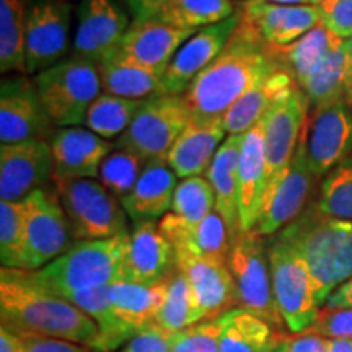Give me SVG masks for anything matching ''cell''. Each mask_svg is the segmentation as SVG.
Here are the masks:
<instances>
[{
  "mask_svg": "<svg viewBox=\"0 0 352 352\" xmlns=\"http://www.w3.org/2000/svg\"><path fill=\"white\" fill-rule=\"evenodd\" d=\"M171 0H126L134 21L157 19L158 13L168 6Z\"/></svg>",
  "mask_w": 352,
  "mask_h": 352,
  "instance_id": "681fc988",
  "label": "cell"
},
{
  "mask_svg": "<svg viewBox=\"0 0 352 352\" xmlns=\"http://www.w3.org/2000/svg\"><path fill=\"white\" fill-rule=\"evenodd\" d=\"M342 38L334 34L323 23L316 25L296 43L276 47L285 69L292 74L297 85L311 76Z\"/></svg>",
  "mask_w": 352,
  "mask_h": 352,
  "instance_id": "e575fe53",
  "label": "cell"
},
{
  "mask_svg": "<svg viewBox=\"0 0 352 352\" xmlns=\"http://www.w3.org/2000/svg\"><path fill=\"white\" fill-rule=\"evenodd\" d=\"M25 271H36L70 248V223L56 188H41L23 199Z\"/></svg>",
  "mask_w": 352,
  "mask_h": 352,
  "instance_id": "8fae6325",
  "label": "cell"
},
{
  "mask_svg": "<svg viewBox=\"0 0 352 352\" xmlns=\"http://www.w3.org/2000/svg\"><path fill=\"white\" fill-rule=\"evenodd\" d=\"M239 8L233 0H171L157 20L188 32H199L210 25L230 19Z\"/></svg>",
  "mask_w": 352,
  "mask_h": 352,
  "instance_id": "8d00e7d4",
  "label": "cell"
},
{
  "mask_svg": "<svg viewBox=\"0 0 352 352\" xmlns=\"http://www.w3.org/2000/svg\"><path fill=\"white\" fill-rule=\"evenodd\" d=\"M54 158V178H98L100 166L114 148L113 142L101 139L87 127H63L51 140Z\"/></svg>",
  "mask_w": 352,
  "mask_h": 352,
  "instance_id": "7402d4cb",
  "label": "cell"
},
{
  "mask_svg": "<svg viewBox=\"0 0 352 352\" xmlns=\"http://www.w3.org/2000/svg\"><path fill=\"white\" fill-rule=\"evenodd\" d=\"M305 333L324 340H352V308L323 307Z\"/></svg>",
  "mask_w": 352,
  "mask_h": 352,
  "instance_id": "f6af8a7d",
  "label": "cell"
},
{
  "mask_svg": "<svg viewBox=\"0 0 352 352\" xmlns=\"http://www.w3.org/2000/svg\"><path fill=\"white\" fill-rule=\"evenodd\" d=\"M243 139L245 134L227 135L206 173L214 189L215 210L226 220L232 236L240 230L239 162Z\"/></svg>",
  "mask_w": 352,
  "mask_h": 352,
  "instance_id": "f1b7e54d",
  "label": "cell"
},
{
  "mask_svg": "<svg viewBox=\"0 0 352 352\" xmlns=\"http://www.w3.org/2000/svg\"><path fill=\"white\" fill-rule=\"evenodd\" d=\"M315 179L316 176L308 170L303 153L297 145L287 173L264 202L253 232L259 236H270L292 223L305 210Z\"/></svg>",
  "mask_w": 352,
  "mask_h": 352,
  "instance_id": "44dd1931",
  "label": "cell"
},
{
  "mask_svg": "<svg viewBox=\"0 0 352 352\" xmlns=\"http://www.w3.org/2000/svg\"><path fill=\"white\" fill-rule=\"evenodd\" d=\"M57 127L39 100L34 78L12 74L0 88V140L16 144L25 140H51Z\"/></svg>",
  "mask_w": 352,
  "mask_h": 352,
  "instance_id": "5bb4252c",
  "label": "cell"
},
{
  "mask_svg": "<svg viewBox=\"0 0 352 352\" xmlns=\"http://www.w3.org/2000/svg\"><path fill=\"white\" fill-rule=\"evenodd\" d=\"M168 279L170 277H166L164 283L153 285L135 284L129 280H116L108 285L109 302L114 311L132 331L139 333L155 327L158 310L168 289Z\"/></svg>",
  "mask_w": 352,
  "mask_h": 352,
  "instance_id": "4dcf8cb0",
  "label": "cell"
},
{
  "mask_svg": "<svg viewBox=\"0 0 352 352\" xmlns=\"http://www.w3.org/2000/svg\"><path fill=\"white\" fill-rule=\"evenodd\" d=\"M25 204L0 201V263L7 270L25 271Z\"/></svg>",
  "mask_w": 352,
  "mask_h": 352,
  "instance_id": "ab89813d",
  "label": "cell"
},
{
  "mask_svg": "<svg viewBox=\"0 0 352 352\" xmlns=\"http://www.w3.org/2000/svg\"><path fill=\"white\" fill-rule=\"evenodd\" d=\"M349 104H351V108H352V96H351V100H349Z\"/></svg>",
  "mask_w": 352,
  "mask_h": 352,
  "instance_id": "6f0895ef",
  "label": "cell"
},
{
  "mask_svg": "<svg viewBox=\"0 0 352 352\" xmlns=\"http://www.w3.org/2000/svg\"><path fill=\"white\" fill-rule=\"evenodd\" d=\"M277 236L307 261L321 307L334 290L352 279V220L328 217L311 204Z\"/></svg>",
  "mask_w": 352,
  "mask_h": 352,
  "instance_id": "3957f363",
  "label": "cell"
},
{
  "mask_svg": "<svg viewBox=\"0 0 352 352\" xmlns=\"http://www.w3.org/2000/svg\"><path fill=\"white\" fill-rule=\"evenodd\" d=\"M214 210L215 195L206 176H192L178 183L171 202V214L186 223H199Z\"/></svg>",
  "mask_w": 352,
  "mask_h": 352,
  "instance_id": "b9f144b4",
  "label": "cell"
},
{
  "mask_svg": "<svg viewBox=\"0 0 352 352\" xmlns=\"http://www.w3.org/2000/svg\"><path fill=\"white\" fill-rule=\"evenodd\" d=\"M0 70L3 76L26 72V3L0 0Z\"/></svg>",
  "mask_w": 352,
  "mask_h": 352,
  "instance_id": "d590c367",
  "label": "cell"
},
{
  "mask_svg": "<svg viewBox=\"0 0 352 352\" xmlns=\"http://www.w3.org/2000/svg\"><path fill=\"white\" fill-rule=\"evenodd\" d=\"M67 300L72 302L74 305L80 308L83 314H87L95 321L96 328H98V341L95 346L96 351H118L138 334L116 315L111 302H109L108 285L83 290V292L76 294Z\"/></svg>",
  "mask_w": 352,
  "mask_h": 352,
  "instance_id": "d6a6232c",
  "label": "cell"
},
{
  "mask_svg": "<svg viewBox=\"0 0 352 352\" xmlns=\"http://www.w3.org/2000/svg\"><path fill=\"white\" fill-rule=\"evenodd\" d=\"M272 290L284 324L292 333H305L320 311L316 285L302 254L276 236L270 246Z\"/></svg>",
  "mask_w": 352,
  "mask_h": 352,
  "instance_id": "ba28073f",
  "label": "cell"
},
{
  "mask_svg": "<svg viewBox=\"0 0 352 352\" xmlns=\"http://www.w3.org/2000/svg\"><path fill=\"white\" fill-rule=\"evenodd\" d=\"M129 25L124 10L114 0H82L77 10L72 57L100 67L116 56Z\"/></svg>",
  "mask_w": 352,
  "mask_h": 352,
  "instance_id": "9a60e30c",
  "label": "cell"
},
{
  "mask_svg": "<svg viewBox=\"0 0 352 352\" xmlns=\"http://www.w3.org/2000/svg\"><path fill=\"white\" fill-rule=\"evenodd\" d=\"M54 188L67 215L72 239L103 240L129 233L121 201L91 178H54Z\"/></svg>",
  "mask_w": 352,
  "mask_h": 352,
  "instance_id": "8992f818",
  "label": "cell"
},
{
  "mask_svg": "<svg viewBox=\"0 0 352 352\" xmlns=\"http://www.w3.org/2000/svg\"><path fill=\"white\" fill-rule=\"evenodd\" d=\"M144 101L101 94L88 109L85 127L101 139L116 140L126 132Z\"/></svg>",
  "mask_w": 352,
  "mask_h": 352,
  "instance_id": "f35d334b",
  "label": "cell"
},
{
  "mask_svg": "<svg viewBox=\"0 0 352 352\" xmlns=\"http://www.w3.org/2000/svg\"><path fill=\"white\" fill-rule=\"evenodd\" d=\"M239 2H243V0H239Z\"/></svg>",
  "mask_w": 352,
  "mask_h": 352,
  "instance_id": "680465c9",
  "label": "cell"
},
{
  "mask_svg": "<svg viewBox=\"0 0 352 352\" xmlns=\"http://www.w3.org/2000/svg\"><path fill=\"white\" fill-rule=\"evenodd\" d=\"M241 19L274 47L296 43L303 34L321 23L316 6L307 3H277L271 0L239 2Z\"/></svg>",
  "mask_w": 352,
  "mask_h": 352,
  "instance_id": "ac0fdd59",
  "label": "cell"
},
{
  "mask_svg": "<svg viewBox=\"0 0 352 352\" xmlns=\"http://www.w3.org/2000/svg\"><path fill=\"white\" fill-rule=\"evenodd\" d=\"M176 271L175 250L157 220L134 223L129 233L121 280L153 285Z\"/></svg>",
  "mask_w": 352,
  "mask_h": 352,
  "instance_id": "d6986e66",
  "label": "cell"
},
{
  "mask_svg": "<svg viewBox=\"0 0 352 352\" xmlns=\"http://www.w3.org/2000/svg\"><path fill=\"white\" fill-rule=\"evenodd\" d=\"M351 96H352V95H351Z\"/></svg>",
  "mask_w": 352,
  "mask_h": 352,
  "instance_id": "94428289",
  "label": "cell"
},
{
  "mask_svg": "<svg viewBox=\"0 0 352 352\" xmlns=\"http://www.w3.org/2000/svg\"><path fill=\"white\" fill-rule=\"evenodd\" d=\"M241 16V15H240ZM285 69L279 52L243 19L217 59L182 95L196 120H215L272 74Z\"/></svg>",
  "mask_w": 352,
  "mask_h": 352,
  "instance_id": "6da1fadb",
  "label": "cell"
},
{
  "mask_svg": "<svg viewBox=\"0 0 352 352\" xmlns=\"http://www.w3.org/2000/svg\"><path fill=\"white\" fill-rule=\"evenodd\" d=\"M176 331L160 327H151L139 331L118 352H171Z\"/></svg>",
  "mask_w": 352,
  "mask_h": 352,
  "instance_id": "7dc6e473",
  "label": "cell"
},
{
  "mask_svg": "<svg viewBox=\"0 0 352 352\" xmlns=\"http://www.w3.org/2000/svg\"><path fill=\"white\" fill-rule=\"evenodd\" d=\"M289 347H290V340H284V338L277 336L276 340L272 341V344L264 352H290Z\"/></svg>",
  "mask_w": 352,
  "mask_h": 352,
  "instance_id": "11a10c76",
  "label": "cell"
},
{
  "mask_svg": "<svg viewBox=\"0 0 352 352\" xmlns=\"http://www.w3.org/2000/svg\"><path fill=\"white\" fill-rule=\"evenodd\" d=\"M310 109L336 101H349L352 95V38H342L320 64V67L300 85Z\"/></svg>",
  "mask_w": 352,
  "mask_h": 352,
  "instance_id": "83f0119b",
  "label": "cell"
},
{
  "mask_svg": "<svg viewBox=\"0 0 352 352\" xmlns=\"http://www.w3.org/2000/svg\"><path fill=\"white\" fill-rule=\"evenodd\" d=\"M25 352H101L65 340H52V338H20Z\"/></svg>",
  "mask_w": 352,
  "mask_h": 352,
  "instance_id": "c3c4849f",
  "label": "cell"
},
{
  "mask_svg": "<svg viewBox=\"0 0 352 352\" xmlns=\"http://www.w3.org/2000/svg\"><path fill=\"white\" fill-rule=\"evenodd\" d=\"M314 206L328 217L352 220V153L324 176Z\"/></svg>",
  "mask_w": 352,
  "mask_h": 352,
  "instance_id": "60d3db41",
  "label": "cell"
},
{
  "mask_svg": "<svg viewBox=\"0 0 352 352\" xmlns=\"http://www.w3.org/2000/svg\"><path fill=\"white\" fill-rule=\"evenodd\" d=\"M158 223L175 252L227 263L232 235L226 220L220 217L217 210L209 214L199 223H186L171 212L164 215Z\"/></svg>",
  "mask_w": 352,
  "mask_h": 352,
  "instance_id": "d4e9b609",
  "label": "cell"
},
{
  "mask_svg": "<svg viewBox=\"0 0 352 352\" xmlns=\"http://www.w3.org/2000/svg\"><path fill=\"white\" fill-rule=\"evenodd\" d=\"M0 321L19 338H52L96 346L95 321L67 298L47 292L30 279L28 271H0Z\"/></svg>",
  "mask_w": 352,
  "mask_h": 352,
  "instance_id": "7a4b0ae2",
  "label": "cell"
},
{
  "mask_svg": "<svg viewBox=\"0 0 352 352\" xmlns=\"http://www.w3.org/2000/svg\"><path fill=\"white\" fill-rule=\"evenodd\" d=\"M178 176L166 160H152L144 166L132 191L121 201L134 223L158 220L170 212Z\"/></svg>",
  "mask_w": 352,
  "mask_h": 352,
  "instance_id": "4316f807",
  "label": "cell"
},
{
  "mask_svg": "<svg viewBox=\"0 0 352 352\" xmlns=\"http://www.w3.org/2000/svg\"><path fill=\"white\" fill-rule=\"evenodd\" d=\"M271 2H277V3H307V6H316L318 0H271Z\"/></svg>",
  "mask_w": 352,
  "mask_h": 352,
  "instance_id": "9f6ffc18",
  "label": "cell"
},
{
  "mask_svg": "<svg viewBox=\"0 0 352 352\" xmlns=\"http://www.w3.org/2000/svg\"><path fill=\"white\" fill-rule=\"evenodd\" d=\"M240 10L230 19L202 28L183 43L164 74L165 95H183L204 69L217 59L240 25Z\"/></svg>",
  "mask_w": 352,
  "mask_h": 352,
  "instance_id": "e0dca14e",
  "label": "cell"
},
{
  "mask_svg": "<svg viewBox=\"0 0 352 352\" xmlns=\"http://www.w3.org/2000/svg\"><path fill=\"white\" fill-rule=\"evenodd\" d=\"M296 85L297 83L287 69L272 74L271 77H267L266 80H263L253 90L241 96L226 113L222 120L227 134H246Z\"/></svg>",
  "mask_w": 352,
  "mask_h": 352,
  "instance_id": "f546056e",
  "label": "cell"
},
{
  "mask_svg": "<svg viewBox=\"0 0 352 352\" xmlns=\"http://www.w3.org/2000/svg\"><path fill=\"white\" fill-rule=\"evenodd\" d=\"M222 118H191L166 155V164L178 178H192L208 173L215 153L227 138Z\"/></svg>",
  "mask_w": 352,
  "mask_h": 352,
  "instance_id": "cb8c5ba5",
  "label": "cell"
},
{
  "mask_svg": "<svg viewBox=\"0 0 352 352\" xmlns=\"http://www.w3.org/2000/svg\"><path fill=\"white\" fill-rule=\"evenodd\" d=\"M54 182L50 140L0 145V201L20 202Z\"/></svg>",
  "mask_w": 352,
  "mask_h": 352,
  "instance_id": "2e32d148",
  "label": "cell"
},
{
  "mask_svg": "<svg viewBox=\"0 0 352 352\" xmlns=\"http://www.w3.org/2000/svg\"><path fill=\"white\" fill-rule=\"evenodd\" d=\"M323 307H336V308H352V279L340 285L331 296L328 297Z\"/></svg>",
  "mask_w": 352,
  "mask_h": 352,
  "instance_id": "816d5d0a",
  "label": "cell"
},
{
  "mask_svg": "<svg viewBox=\"0 0 352 352\" xmlns=\"http://www.w3.org/2000/svg\"><path fill=\"white\" fill-rule=\"evenodd\" d=\"M227 264L235 283L239 305L272 327H283L284 320L272 290L270 248L264 245L263 236L254 232H236L232 236Z\"/></svg>",
  "mask_w": 352,
  "mask_h": 352,
  "instance_id": "52a82bcc",
  "label": "cell"
},
{
  "mask_svg": "<svg viewBox=\"0 0 352 352\" xmlns=\"http://www.w3.org/2000/svg\"><path fill=\"white\" fill-rule=\"evenodd\" d=\"M308 111H310V103L302 88L296 85L264 116L266 179H264L263 206L287 173L290 162L296 155Z\"/></svg>",
  "mask_w": 352,
  "mask_h": 352,
  "instance_id": "7c38bea8",
  "label": "cell"
},
{
  "mask_svg": "<svg viewBox=\"0 0 352 352\" xmlns=\"http://www.w3.org/2000/svg\"><path fill=\"white\" fill-rule=\"evenodd\" d=\"M266 179L264 118L245 134L239 162L240 230L253 232L261 212Z\"/></svg>",
  "mask_w": 352,
  "mask_h": 352,
  "instance_id": "484cf974",
  "label": "cell"
},
{
  "mask_svg": "<svg viewBox=\"0 0 352 352\" xmlns=\"http://www.w3.org/2000/svg\"><path fill=\"white\" fill-rule=\"evenodd\" d=\"M204 320L195 289L188 277L176 270L168 279V289L157 315V327L168 331H182Z\"/></svg>",
  "mask_w": 352,
  "mask_h": 352,
  "instance_id": "74e56055",
  "label": "cell"
},
{
  "mask_svg": "<svg viewBox=\"0 0 352 352\" xmlns=\"http://www.w3.org/2000/svg\"><path fill=\"white\" fill-rule=\"evenodd\" d=\"M33 78L47 116L59 129L85 124L88 109L103 94L98 65L77 57L52 65Z\"/></svg>",
  "mask_w": 352,
  "mask_h": 352,
  "instance_id": "5b68a950",
  "label": "cell"
},
{
  "mask_svg": "<svg viewBox=\"0 0 352 352\" xmlns=\"http://www.w3.org/2000/svg\"><path fill=\"white\" fill-rule=\"evenodd\" d=\"M147 162L126 148L114 147L100 166L98 182L114 197L122 201L135 186Z\"/></svg>",
  "mask_w": 352,
  "mask_h": 352,
  "instance_id": "7bdbcfd3",
  "label": "cell"
},
{
  "mask_svg": "<svg viewBox=\"0 0 352 352\" xmlns=\"http://www.w3.org/2000/svg\"><path fill=\"white\" fill-rule=\"evenodd\" d=\"M98 69L103 94L139 101L165 95L164 74L157 70L132 64L120 57H111Z\"/></svg>",
  "mask_w": 352,
  "mask_h": 352,
  "instance_id": "1f68e13d",
  "label": "cell"
},
{
  "mask_svg": "<svg viewBox=\"0 0 352 352\" xmlns=\"http://www.w3.org/2000/svg\"><path fill=\"white\" fill-rule=\"evenodd\" d=\"M192 34L195 32L182 30L157 19L132 20L114 57L165 74L176 52Z\"/></svg>",
  "mask_w": 352,
  "mask_h": 352,
  "instance_id": "ffe728a7",
  "label": "cell"
},
{
  "mask_svg": "<svg viewBox=\"0 0 352 352\" xmlns=\"http://www.w3.org/2000/svg\"><path fill=\"white\" fill-rule=\"evenodd\" d=\"M321 23L340 38H352V0H318Z\"/></svg>",
  "mask_w": 352,
  "mask_h": 352,
  "instance_id": "bcb514c9",
  "label": "cell"
},
{
  "mask_svg": "<svg viewBox=\"0 0 352 352\" xmlns=\"http://www.w3.org/2000/svg\"><path fill=\"white\" fill-rule=\"evenodd\" d=\"M191 120L182 95H158L145 100L126 132L114 140L144 162L166 160L170 148Z\"/></svg>",
  "mask_w": 352,
  "mask_h": 352,
  "instance_id": "9c48e42d",
  "label": "cell"
},
{
  "mask_svg": "<svg viewBox=\"0 0 352 352\" xmlns=\"http://www.w3.org/2000/svg\"><path fill=\"white\" fill-rule=\"evenodd\" d=\"M328 352H352V340H328Z\"/></svg>",
  "mask_w": 352,
  "mask_h": 352,
  "instance_id": "db71d44e",
  "label": "cell"
},
{
  "mask_svg": "<svg viewBox=\"0 0 352 352\" xmlns=\"http://www.w3.org/2000/svg\"><path fill=\"white\" fill-rule=\"evenodd\" d=\"M72 6L67 0H30L26 3V72L38 76L63 63L70 51Z\"/></svg>",
  "mask_w": 352,
  "mask_h": 352,
  "instance_id": "4fadbf2b",
  "label": "cell"
},
{
  "mask_svg": "<svg viewBox=\"0 0 352 352\" xmlns=\"http://www.w3.org/2000/svg\"><path fill=\"white\" fill-rule=\"evenodd\" d=\"M129 233L103 240H78L41 270L28 271L30 279L63 298L121 280Z\"/></svg>",
  "mask_w": 352,
  "mask_h": 352,
  "instance_id": "277c9868",
  "label": "cell"
},
{
  "mask_svg": "<svg viewBox=\"0 0 352 352\" xmlns=\"http://www.w3.org/2000/svg\"><path fill=\"white\" fill-rule=\"evenodd\" d=\"M67 2H69V0H67Z\"/></svg>",
  "mask_w": 352,
  "mask_h": 352,
  "instance_id": "91938a15",
  "label": "cell"
},
{
  "mask_svg": "<svg viewBox=\"0 0 352 352\" xmlns=\"http://www.w3.org/2000/svg\"><path fill=\"white\" fill-rule=\"evenodd\" d=\"M290 352H328V340L316 334L302 333L296 340H290Z\"/></svg>",
  "mask_w": 352,
  "mask_h": 352,
  "instance_id": "f907efd6",
  "label": "cell"
},
{
  "mask_svg": "<svg viewBox=\"0 0 352 352\" xmlns=\"http://www.w3.org/2000/svg\"><path fill=\"white\" fill-rule=\"evenodd\" d=\"M176 270L183 272L195 289L204 320H214L230 311L239 303L236 289L228 264L175 252Z\"/></svg>",
  "mask_w": 352,
  "mask_h": 352,
  "instance_id": "603a6c76",
  "label": "cell"
},
{
  "mask_svg": "<svg viewBox=\"0 0 352 352\" xmlns=\"http://www.w3.org/2000/svg\"><path fill=\"white\" fill-rule=\"evenodd\" d=\"M0 352H25L19 336L0 328Z\"/></svg>",
  "mask_w": 352,
  "mask_h": 352,
  "instance_id": "f5cc1de1",
  "label": "cell"
},
{
  "mask_svg": "<svg viewBox=\"0 0 352 352\" xmlns=\"http://www.w3.org/2000/svg\"><path fill=\"white\" fill-rule=\"evenodd\" d=\"M276 338L272 324L245 308L222 315L220 352H264Z\"/></svg>",
  "mask_w": 352,
  "mask_h": 352,
  "instance_id": "836d02e7",
  "label": "cell"
},
{
  "mask_svg": "<svg viewBox=\"0 0 352 352\" xmlns=\"http://www.w3.org/2000/svg\"><path fill=\"white\" fill-rule=\"evenodd\" d=\"M222 316L176 331L171 352H220Z\"/></svg>",
  "mask_w": 352,
  "mask_h": 352,
  "instance_id": "ee69618b",
  "label": "cell"
},
{
  "mask_svg": "<svg viewBox=\"0 0 352 352\" xmlns=\"http://www.w3.org/2000/svg\"><path fill=\"white\" fill-rule=\"evenodd\" d=\"M298 147L308 170L324 178L352 153V108L342 100L308 111Z\"/></svg>",
  "mask_w": 352,
  "mask_h": 352,
  "instance_id": "30bf717a",
  "label": "cell"
}]
</instances>
